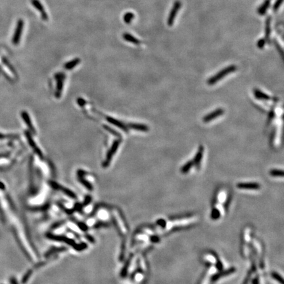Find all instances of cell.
Masks as SVG:
<instances>
[{"label":"cell","mask_w":284,"mask_h":284,"mask_svg":"<svg viewBox=\"0 0 284 284\" xmlns=\"http://www.w3.org/2000/svg\"><path fill=\"white\" fill-rule=\"evenodd\" d=\"M270 174L274 177H283V172L282 170L272 169L270 171Z\"/></svg>","instance_id":"d4e9b609"},{"label":"cell","mask_w":284,"mask_h":284,"mask_svg":"<svg viewBox=\"0 0 284 284\" xmlns=\"http://www.w3.org/2000/svg\"><path fill=\"white\" fill-rule=\"evenodd\" d=\"M24 28V21L22 19H19L17 22L16 26V28L15 30L14 34H13L12 42L14 45H18L19 44L21 35L22 33V30Z\"/></svg>","instance_id":"3957f363"},{"label":"cell","mask_w":284,"mask_h":284,"mask_svg":"<svg viewBox=\"0 0 284 284\" xmlns=\"http://www.w3.org/2000/svg\"><path fill=\"white\" fill-rule=\"evenodd\" d=\"M78 103H79V104H80L81 106H83V105H84L85 103V101H84V100H82V99H80V100H78Z\"/></svg>","instance_id":"4dcf8cb0"},{"label":"cell","mask_w":284,"mask_h":284,"mask_svg":"<svg viewBox=\"0 0 284 284\" xmlns=\"http://www.w3.org/2000/svg\"><path fill=\"white\" fill-rule=\"evenodd\" d=\"M80 60L79 59H75L74 60H72L71 61L66 62L65 65V68L66 70H70L72 69H73L74 67H75L76 65H77L78 63L80 62Z\"/></svg>","instance_id":"44dd1931"},{"label":"cell","mask_w":284,"mask_h":284,"mask_svg":"<svg viewBox=\"0 0 284 284\" xmlns=\"http://www.w3.org/2000/svg\"><path fill=\"white\" fill-rule=\"evenodd\" d=\"M119 144H120L119 141H115L114 142L112 147H111V150L109 151H108V153H107L106 160L105 161L104 163H103V166H105H105H107L108 165H109V163H110L111 159H112V156H113V155L115 154V153L117 149H118V147L119 146Z\"/></svg>","instance_id":"5b68a950"},{"label":"cell","mask_w":284,"mask_h":284,"mask_svg":"<svg viewBox=\"0 0 284 284\" xmlns=\"http://www.w3.org/2000/svg\"><path fill=\"white\" fill-rule=\"evenodd\" d=\"M123 38L126 40V41H128L130 43H132L136 45H139L140 44V41L137 38H135L134 36L131 35L130 34L128 33H124L123 34Z\"/></svg>","instance_id":"ac0fdd59"},{"label":"cell","mask_w":284,"mask_h":284,"mask_svg":"<svg viewBox=\"0 0 284 284\" xmlns=\"http://www.w3.org/2000/svg\"><path fill=\"white\" fill-rule=\"evenodd\" d=\"M227 199V194L224 191H220L216 196V202L220 204H224Z\"/></svg>","instance_id":"ffe728a7"},{"label":"cell","mask_w":284,"mask_h":284,"mask_svg":"<svg viewBox=\"0 0 284 284\" xmlns=\"http://www.w3.org/2000/svg\"><path fill=\"white\" fill-rule=\"evenodd\" d=\"M270 34H271V17H268L266 20L265 27V40L267 42L269 41Z\"/></svg>","instance_id":"4fadbf2b"},{"label":"cell","mask_w":284,"mask_h":284,"mask_svg":"<svg viewBox=\"0 0 284 284\" xmlns=\"http://www.w3.org/2000/svg\"><path fill=\"white\" fill-rule=\"evenodd\" d=\"M31 273H32V272H31V271H29L28 273H27V274L25 275V276L24 278H23V279H22V283H25L26 282H27V280H28V278H29L30 276Z\"/></svg>","instance_id":"f1b7e54d"},{"label":"cell","mask_w":284,"mask_h":284,"mask_svg":"<svg viewBox=\"0 0 284 284\" xmlns=\"http://www.w3.org/2000/svg\"><path fill=\"white\" fill-rule=\"evenodd\" d=\"M237 187L239 189H249V190H258L260 188V184L255 182L239 183L237 184Z\"/></svg>","instance_id":"8992f818"},{"label":"cell","mask_w":284,"mask_h":284,"mask_svg":"<svg viewBox=\"0 0 284 284\" xmlns=\"http://www.w3.org/2000/svg\"><path fill=\"white\" fill-rule=\"evenodd\" d=\"M203 152H204V147L203 146H199L198 151L196 153V155L193 159V165H195L197 169L201 166V162L203 159Z\"/></svg>","instance_id":"ba28073f"},{"label":"cell","mask_w":284,"mask_h":284,"mask_svg":"<svg viewBox=\"0 0 284 284\" xmlns=\"http://www.w3.org/2000/svg\"><path fill=\"white\" fill-rule=\"evenodd\" d=\"M22 118H23L25 122V123L28 125V127L30 128V130H32V131L33 132H35V130L33 127V125L32 124V122L30 121V116L28 115V114L26 112H22Z\"/></svg>","instance_id":"d6986e66"},{"label":"cell","mask_w":284,"mask_h":284,"mask_svg":"<svg viewBox=\"0 0 284 284\" xmlns=\"http://www.w3.org/2000/svg\"><path fill=\"white\" fill-rule=\"evenodd\" d=\"M31 3L33 5V6L36 9H38V11L40 13L42 19L44 21H47L48 19V15L46 13V11H45L43 6L42 5V3L40 2L39 0H31Z\"/></svg>","instance_id":"52a82bcc"},{"label":"cell","mask_w":284,"mask_h":284,"mask_svg":"<svg viewBox=\"0 0 284 284\" xmlns=\"http://www.w3.org/2000/svg\"><path fill=\"white\" fill-rule=\"evenodd\" d=\"M107 121L109 122V123H110L112 124H113V125L117 126V127H119V128H121L122 130H123L124 131H125L126 132L128 131L127 127H126V126L123 123H122V122H120V121H119L118 120H116V119H115L113 118H112V117H107Z\"/></svg>","instance_id":"7c38bea8"},{"label":"cell","mask_w":284,"mask_h":284,"mask_svg":"<svg viewBox=\"0 0 284 284\" xmlns=\"http://www.w3.org/2000/svg\"><path fill=\"white\" fill-rule=\"evenodd\" d=\"M50 185L51 186L53 187V188H55V189H61V191H62L63 192H64L65 194H66L67 195H69V197H72V198H76V195L73 192V191H70L69 189H66V188H65V187H62L60 186H59V185L55 182H50Z\"/></svg>","instance_id":"8fae6325"},{"label":"cell","mask_w":284,"mask_h":284,"mask_svg":"<svg viewBox=\"0 0 284 284\" xmlns=\"http://www.w3.org/2000/svg\"><path fill=\"white\" fill-rule=\"evenodd\" d=\"M56 80L57 82V92H56V97H59L61 93L62 88L63 86V80H64V75H62L59 74L56 76Z\"/></svg>","instance_id":"30bf717a"},{"label":"cell","mask_w":284,"mask_h":284,"mask_svg":"<svg viewBox=\"0 0 284 284\" xmlns=\"http://www.w3.org/2000/svg\"><path fill=\"white\" fill-rule=\"evenodd\" d=\"M283 2V0H276L273 6V10L274 11H277L278 10V9L282 6Z\"/></svg>","instance_id":"4316f807"},{"label":"cell","mask_w":284,"mask_h":284,"mask_svg":"<svg viewBox=\"0 0 284 284\" xmlns=\"http://www.w3.org/2000/svg\"><path fill=\"white\" fill-rule=\"evenodd\" d=\"M236 69L237 68L236 65H229L226 67V68H224L223 70L218 72L217 74L212 76V77L210 78L208 80V81H207V83H208L209 85H214L215 83L218 82L219 80L223 78L224 76L228 75L229 73H233V72L235 71Z\"/></svg>","instance_id":"6da1fadb"},{"label":"cell","mask_w":284,"mask_h":284,"mask_svg":"<svg viewBox=\"0 0 284 284\" xmlns=\"http://www.w3.org/2000/svg\"><path fill=\"white\" fill-rule=\"evenodd\" d=\"M193 166V161H189L187 163L185 164L181 169V172L183 174H186L188 172L190 169H191L192 166Z\"/></svg>","instance_id":"7402d4cb"},{"label":"cell","mask_w":284,"mask_h":284,"mask_svg":"<svg viewBox=\"0 0 284 284\" xmlns=\"http://www.w3.org/2000/svg\"><path fill=\"white\" fill-rule=\"evenodd\" d=\"M272 276L275 279V280H276L278 283H279V284H283V283L282 277L280 276V275L278 274V273L272 272Z\"/></svg>","instance_id":"484cf974"},{"label":"cell","mask_w":284,"mask_h":284,"mask_svg":"<svg viewBox=\"0 0 284 284\" xmlns=\"http://www.w3.org/2000/svg\"><path fill=\"white\" fill-rule=\"evenodd\" d=\"M274 118V111H271L270 112V114H269V116H268V123H270V122H271V120Z\"/></svg>","instance_id":"f546056e"},{"label":"cell","mask_w":284,"mask_h":284,"mask_svg":"<svg viewBox=\"0 0 284 284\" xmlns=\"http://www.w3.org/2000/svg\"><path fill=\"white\" fill-rule=\"evenodd\" d=\"M272 0H265L264 3L261 5L257 9V13L260 15H264L267 11V9L269 8Z\"/></svg>","instance_id":"9a60e30c"},{"label":"cell","mask_w":284,"mask_h":284,"mask_svg":"<svg viewBox=\"0 0 284 284\" xmlns=\"http://www.w3.org/2000/svg\"><path fill=\"white\" fill-rule=\"evenodd\" d=\"M236 272V269L233 268H232L230 269L225 270V271H223V272H222L220 274H215L214 276L213 277V280L214 281V282L217 281V280H218V279L220 278L224 277V276H228V275L232 274L233 272Z\"/></svg>","instance_id":"5bb4252c"},{"label":"cell","mask_w":284,"mask_h":284,"mask_svg":"<svg viewBox=\"0 0 284 284\" xmlns=\"http://www.w3.org/2000/svg\"><path fill=\"white\" fill-rule=\"evenodd\" d=\"M26 138H27V139H28V141L29 142V144L30 145V146L32 147L33 149V150L34 151V152L36 153V154L41 158V159H42L43 158V155H42V153L41 151V150H40V149L38 148V147L36 146V144L35 143L34 141L33 140V139L31 137V135L29 132H26Z\"/></svg>","instance_id":"9c48e42d"},{"label":"cell","mask_w":284,"mask_h":284,"mask_svg":"<svg viewBox=\"0 0 284 284\" xmlns=\"http://www.w3.org/2000/svg\"><path fill=\"white\" fill-rule=\"evenodd\" d=\"M224 113V110L222 108H219V109H217L214 110V111L210 112L208 115H206L205 116L203 119V121L205 123H209L211 120H213L216 118H218V116L222 115Z\"/></svg>","instance_id":"277c9868"},{"label":"cell","mask_w":284,"mask_h":284,"mask_svg":"<svg viewBox=\"0 0 284 284\" xmlns=\"http://www.w3.org/2000/svg\"><path fill=\"white\" fill-rule=\"evenodd\" d=\"M254 95H255V97L257 99V100H266V101L270 100V97L268 96V95L263 93V92H261L260 90L258 89H255Z\"/></svg>","instance_id":"e0dca14e"},{"label":"cell","mask_w":284,"mask_h":284,"mask_svg":"<svg viewBox=\"0 0 284 284\" xmlns=\"http://www.w3.org/2000/svg\"><path fill=\"white\" fill-rule=\"evenodd\" d=\"M134 13H132L131 12H128V13H126L124 14V17H123V19H124V21L125 23L130 24V22H132V21L134 19Z\"/></svg>","instance_id":"603a6c76"},{"label":"cell","mask_w":284,"mask_h":284,"mask_svg":"<svg viewBox=\"0 0 284 284\" xmlns=\"http://www.w3.org/2000/svg\"><path fill=\"white\" fill-rule=\"evenodd\" d=\"M11 282H12L13 284H18V283H17V282L15 280V279H12Z\"/></svg>","instance_id":"1f68e13d"},{"label":"cell","mask_w":284,"mask_h":284,"mask_svg":"<svg viewBox=\"0 0 284 284\" xmlns=\"http://www.w3.org/2000/svg\"><path fill=\"white\" fill-rule=\"evenodd\" d=\"M129 127L132 129L142 132H147L149 129H150L147 125L138 123H130L129 124Z\"/></svg>","instance_id":"2e32d148"},{"label":"cell","mask_w":284,"mask_h":284,"mask_svg":"<svg viewBox=\"0 0 284 284\" xmlns=\"http://www.w3.org/2000/svg\"><path fill=\"white\" fill-rule=\"evenodd\" d=\"M266 43H267V41H266L265 39H264V38L260 39L259 41L257 42V47L259 49H263Z\"/></svg>","instance_id":"83f0119b"},{"label":"cell","mask_w":284,"mask_h":284,"mask_svg":"<svg viewBox=\"0 0 284 284\" xmlns=\"http://www.w3.org/2000/svg\"><path fill=\"white\" fill-rule=\"evenodd\" d=\"M182 7V3L179 0H177L176 1L174 4L173 6L171 9L170 12L169 13V17L167 19V25L169 26H172L173 24L174 23V21L176 19V17L177 16V14L178 11H180V8Z\"/></svg>","instance_id":"7a4b0ae2"},{"label":"cell","mask_w":284,"mask_h":284,"mask_svg":"<svg viewBox=\"0 0 284 284\" xmlns=\"http://www.w3.org/2000/svg\"><path fill=\"white\" fill-rule=\"evenodd\" d=\"M204 259L207 261V262H209V263H212V264H216V263L218 262V260L216 259L215 256L213 255H212V254H206L205 256H204Z\"/></svg>","instance_id":"cb8c5ba5"}]
</instances>
